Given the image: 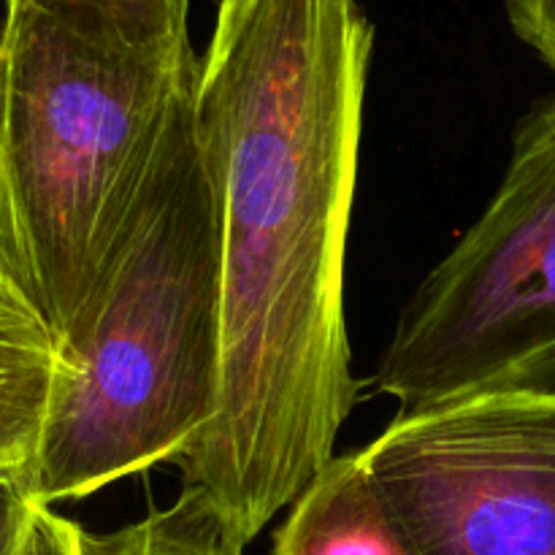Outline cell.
Here are the masks:
<instances>
[{"instance_id": "obj_6", "label": "cell", "mask_w": 555, "mask_h": 555, "mask_svg": "<svg viewBox=\"0 0 555 555\" xmlns=\"http://www.w3.org/2000/svg\"><path fill=\"white\" fill-rule=\"evenodd\" d=\"M291 507L271 555H410L358 453L334 455Z\"/></svg>"}, {"instance_id": "obj_2", "label": "cell", "mask_w": 555, "mask_h": 555, "mask_svg": "<svg viewBox=\"0 0 555 555\" xmlns=\"http://www.w3.org/2000/svg\"><path fill=\"white\" fill-rule=\"evenodd\" d=\"M198 70L190 33L68 0L5 9L0 222L57 347L90 304Z\"/></svg>"}, {"instance_id": "obj_12", "label": "cell", "mask_w": 555, "mask_h": 555, "mask_svg": "<svg viewBox=\"0 0 555 555\" xmlns=\"http://www.w3.org/2000/svg\"><path fill=\"white\" fill-rule=\"evenodd\" d=\"M79 531L81 526L57 515L52 507H38L22 555H81Z\"/></svg>"}, {"instance_id": "obj_7", "label": "cell", "mask_w": 555, "mask_h": 555, "mask_svg": "<svg viewBox=\"0 0 555 555\" xmlns=\"http://www.w3.org/2000/svg\"><path fill=\"white\" fill-rule=\"evenodd\" d=\"M60 374L57 339L36 304L0 287V464L33 466Z\"/></svg>"}, {"instance_id": "obj_1", "label": "cell", "mask_w": 555, "mask_h": 555, "mask_svg": "<svg viewBox=\"0 0 555 555\" xmlns=\"http://www.w3.org/2000/svg\"><path fill=\"white\" fill-rule=\"evenodd\" d=\"M374 25L358 0H220L195 130L220 206L222 390L177 459L244 542L334 459L356 406L345 263Z\"/></svg>"}, {"instance_id": "obj_10", "label": "cell", "mask_w": 555, "mask_h": 555, "mask_svg": "<svg viewBox=\"0 0 555 555\" xmlns=\"http://www.w3.org/2000/svg\"><path fill=\"white\" fill-rule=\"evenodd\" d=\"M20 3H27V0H5V9ZM68 3L95 5L155 33H190V0H68Z\"/></svg>"}, {"instance_id": "obj_9", "label": "cell", "mask_w": 555, "mask_h": 555, "mask_svg": "<svg viewBox=\"0 0 555 555\" xmlns=\"http://www.w3.org/2000/svg\"><path fill=\"white\" fill-rule=\"evenodd\" d=\"M38 507L30 469L0 464V555H22Z\"/></svg>"}, {"instance_id": "obj_8", "label": "cell", "mask_w": 555, "mask_h": 555, "mask_svg": "<svg viewBox=\"0 0 555 555\" xmlns=\"http://www.w3.org/2000/svg\"><path fill=\"white\" fill-rule=\"evenodd\" d=\"M244 547L231 518L198 486H184L171 507L155 509L139 524L108 534L79 531L81 555H242Z\"/></svg>"}, {"instance_id": "obj_3", "label": "cell", "mask_w": 555, "mask_h": 555, "mask_svg": "<svg viewBox=\"0 0 555 555\" xmlns=\"http://www.w3.org/2000/svg\"><path fill=\"white\" fill-rule=\"evenodd\" d=\"M60 356L63 374L30 466L41 507L171 464L215 421L222 233L195 130V87L179 101L122 238Z\"/></svg>"}, {"instance_id": "obj_5", "label": "cell", "mask_w": 555, "mask_h": 555, "mask_svg": "<svg viewBox=\"0 0 555 555\" xmlns=\"http://www.w3.org/2000/svg\"><path fill=\"white\" fill-rule=\"evenodd\" d=\"M358 455L410 555H555V396L399 412Z\"/></svg>"}, {"instance_id": "obj_4", "label": "cell", "mask_w": 555, "mask_h": 555, "mask_svg": "<svg viewBox=\"0 0 555 555\" xmlns=\"http://www.w3.org/2000/svg\"><path fill=\"white\" fill-rule=\"evenodd\" d=\"M374 385L401 412L555 396V95L520 119L496 195L410 298Z\"/></svg>"}, {"instance_id": "obj_11", "label": "cell", "mask_w": 555, "mask_h": 555, "mask_svg": "<svg viewBox=\"0 0 555 555\" xmlns=\"http://www.w3.org/2000/svg\"><path fill=\"white\" fill-rule=\"evenodd\" d=\"M515 36L555 70V0H504Z\"/></svg>"}, {"instance_id": "obj_13", "label": "cell", "mask_w": 555, "mask_h": 555, "mask_svg": "<svg viewBox=\"0 0 555 555\" xmlns=\"http://www.w3.org/2000/svg\"><path fill=\"white\" fill-rule=\"evenodd\" d=\"M0 287H9V291L20 293V296H27V287L25 280L20 274V266H16L14 255H11L9 242H5V233H3V222H0ZM33 301V298H30Z\"/></svg>"}]
</instances>
